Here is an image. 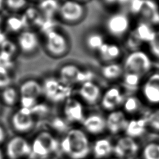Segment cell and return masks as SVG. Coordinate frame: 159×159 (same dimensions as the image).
I'll return each instance as SVG.
<instances>
[{
	"mask_svg": "<svg viewBox=\"0 0 159 159\" xmlns=\"http://www.w3.org/2000/svg\"><path fill=\"white\" fill-rule=\"evenodd\" d=\"M61 150L72 159H83L89 152L88 140L80 130H70L60 143Z\"/></svg>",
	"mask_w": 159,
	"mask_h": 159,
	"instance_id": "cell-1",
	"label": "cell"
},
{
	"mask_svg": "<svg viewBox=\"0 0 159 159\" xmlns=\"http://www.w3.org/2000/svg\"><path fill=\"white\" fill-rule=\"evenodd\" d=\"M43 95L52 102L65 101L72 94L73 86L62 82L57 76H46L42 80Z\"/></svg>",
	"mask_w": 159,
	"mask_h": 159,
	"instance_id": "cell-2",
	"label": "cell"
},
{
	"mask_svg": "<svg viewBox=\"0 0 159 159\" xmlns=\"http://www.w3.org/2000/svg\"><path fill=\"white\" fill-rule=\"evenodd\" d=\"M152 65L151 55L142 49L129 52L122 63L125 73H135L142 78L150 72Z\"/></svg>",
	"mask_w": 159,
	"mask_h": 159,
	"instance_id": "cell-3",
	"label": "cell"
},
{
	"mask_svg": "<svg viewBox=\"0 0 159 159\" xmlns=\"http://www.w3.org/2000/svg\"><path fill=\"white\" fill-rule=\"evenodd\" d=\"M43 35L45 51L50 57L58 58L68 53L70 48V42L66 35L60 30L55 28Z\"/></svg>",
	"mask_w": 159,
	"mask_h": 159,
	"instance_id": "cell-4",
	"label": "cell"
},
{
	"mask_svg": "<svg viewBox=\"0 0 159 159\" xmlns=\"http://www.w3.org/2000/svg\"><path fill=\"white\" fill-rule=\"evenodd\" d=\"M62 82L74 86L93 81L94 73L89 69H83L75 63H65L58 69L56 75Z\"/></svg>",
	"mask_w": 159,
	"mask_h": 159,
	"instance_id": "cell-5",
	"label": "cell"
},
{
	"mask_svg": "<svg viewBox=\"0 0 159 159\" xmlns=\"http://www.w3.org/2000/svg\"><path fill=\"white\" fill-rule=\"evenodd\" d=\"M86 13L84 3L76 0H64L61 2L57 16L61 22L72 25L81 22Z\"/></svg>",
	"mask_w": 159,
	"mask_h": 159,
	"instance_id": "cell-6",
	"label": "cell"
},
{
	"mask_svg": "<svg viewBox=\"0 0 159 159\" xmlns=\"http://www.w3.org/2000/svg\"><path fill=\"white\" fill-rule=\"evenodd\" d=\"M104 25L107 32L117 39L126 37L131 30V20L129 14L125 12L120 11L110 14L106 19Z\"/></svg>",
	"mask_w": 159,
	"mask_h": 159,
	"instance_id": "cell-7",
	"label": "cell"
},
{
	"mask_svg": "<svg viewBox=\"0 0 159 159\" xmlns=\"http://www.w3.org/2000/svg\"><path fill=\"white\" fill-rule=\"evenodd\" d=\"M59 147L58 141L48 132H40L34 140L31 145V155L40 158H47L49 155L56 152Z\"/></svg>",
	"mask_w": 159,
	"mask_h": 159,
	"instance_id": "cell-8",
	"label": "cell"
},
{
	"mask_svg": "<svg viewBox=\"0 0 159 159\" xmlns=\"http://www.w3.org/2000/svg\"><path fill=\"white\" fill-rule=\"evenodd\" d=\"M16 44L21 53L30 55L37 50L40 45L39 35L31 29H25L17 34Z\"/></svg>",
	"mask_w": 159,
	"mask_h": 159,
	"instance_id": "cell-9",
	"label": "cell"
},
{
	"mask_svg": "<svg viewBox=\"0 0 159 159\" xmlns=\"http://www.w3.org/2000/svg\"><path fill=\"white\" fill-rule=\"evenodd\" d=\"M11 124L16 131L22 133L30 131L34 125L31 109L21 107L12 115Z\"/></svg>",
	"mask_w": 159,
	"mask_h": 159,
	"instance_id": "cell-10",
	"label": "cell"
},
{
	"mask_svg": "<svg viewBox=\"0 0 159 159\" xmlns=\"http://www.w3.org/2000/svg\"><path fill=\"white\" fill-rule=\"evenodd\" d=\"M31 145L24 138L19 136L12 138L6 146V154L10 159H19L31 155Z\"/></svg>",
	"mask_w": 159,
	"mask_h": 159,
	"instance_id": "cell-11",
	"label": "cell"
},
{
	"mask_svg": "<svg viewBox=\"0 0 159 159\" xmlns=\"http://www.w3.org/2000/svg\"><path fill=\"white\" fill-rule=\"evenodd\" d=\"M142 92L147 101L159 103V71L149 74L142 86Z\"/></svg>",
	"mask_w": 159,
	"mask_h": 159,
	"instance_id": "cell-12",
	"label": "cell"
},
{
	"mask_svg": "<svg viewBox=\"0 0 159 159\" xmlns=\"http://www.w3.org/2000/svg\"><path fill=\"white\" fill-rule=\"evenodd\" d=\"M78 93L83 100L90 105L96 104L101 100L102 95L100 86L94 80L80 84Z\"/></svg>",
	"mask_w": 159,
	"mask_h": 159,
	"instance_id": "cell-13",
	"label": "cell"
},
{
	"mask_svg": "<svg viewBox=\"0 0 159 159\" xmlns=\"http://www.w3.org/2000/svg\"><path fill=\"white\" fill-rule=\"evenodd\" d=\"M18 89L20 96L38 100L43 95L42 81L34 78H28L22 80L19 84Z\"/></svg>",
	"mask_w": 159,
	"mask_h": 159,
	"instance_id": "cell-14",
	"label": "cell"
},
{
	"mask_svg": "<svg viewBox=\"0 0 159 159\" xmlns=\"http://www.w3.org/2000/svg\"><path fill=\"white\" fill-rule=\"evenodd\" d=\"M125 99V95L120 88L113 86L106 90L102 95L101 102L105 109L113 110L124 103Z\"/></svg>",
	"mask_w": 159,
	"mask_h": 159,
	"instance_id": "cell-15",
	"label": "cell"
},
{
	"mask_svg": "<svg viewBox=\"0 0 159 159\" xmlns=\"http://www.w3.org/2000/svg\"><path fill=\"white\" fill-rule=\"evenodd\" d=\"M140 20L153 26L159 25V6L155 0H143V6L139 14Z\"/></svg>",
	"mask_w": 159,
	"mask_h": 159,
	"instance_id": "cell-16",
	"label": "cell"
},
{
	"mask_svg": "<svg viewBox=\"0 0 159 159\" xmlns=\"http://www.w3.org/2000/svg\"><path fill=\"white\" fill-rule=\"evenodd\" d=\"M64 113L66 119L71 122L81 121L83 119V108L81 103L71 97L65 101Z\"/></svg>",
	"mask_w": 159,
	"mask_h": 159,
	"instance_id": "cell-17",
	"label": "cell"
},
{
	"mask_svg": "<svg viewBox=\"0 0 159 159\" xmlns=\"http://www.w3.org/2000/svg\"><path fill=\"white\" fill-rule=\"evenodd\" d=\"M99 58L106 63L115 62L121 55L120 47L115 43L106 42L98 51Z\"/></svg>",
	"mask_w": 159,
	"mask_h": 159,
	"instance_id": "cell-18",
	"label": "cell"
},
{
	"mask_svg": "<svg viewBox=\"0 0 159 159\" xmlns=\"http://www.w3.org/2000/svg\"><path fill=\"white\" fill-rule=\"evenodd\" d=\"M130 31L142 43L148 44L153 39L156 29L150 24L140 20Z\"/></svg>",
	"mask_w": 159,
	"mask_h": 159,
	"instance_id": "cell-19",
	"label": "cell"
},
{
	"mask_svg": "<svg viewBox=\"0 0 159 159\" xmlns=\"http://www.w3.org/2000/svg\"><path fill=\"white\" fill-rule=\"evenodd\" d=\"M113 150L118 157H130L136 153L138 145L132 137H124L118 140Z\"/></svg>",
	"mask_w": 159,
	"mask_h": 159,
	"instance_id": "cell-20",
	"label": "cell"
},
{
	"mask_svg": "<svg viewBox=\"0 0 159 159\" xmlns=\"http://www.w3.org/2000/svg\"><path fill=\"white\" fill-rule=\"evenodd\" d=\"M124 73L122 64L118 62L105 63L101 69L102 77L108 81L117 80L122 77Z\"/></svg>",
	"mask_w": 159,
	"mask_h": 159,
	"instance_id": "cell-21",
	"label": "cell"
},
{
	"mask_svg": "<svg viewBox=\"0 0 159 159\" xmlns=\"http://www.w3.org/2000/svg\"><path fill=\"white\" fill-rule=\"evenodd\" d=\"M125 116L121 111H114L107 117L106 126L113 134H116L123 129H125L128 122L125 120Z\"/></svg>",
	"mask_w": 159,
	"mask_h": 159,
	"instance_id": "cell-22",
	"label": "cell"
},
{
	"mask_svg": "<svg viewBox=\"0 0 159 159\" xmlns=\"http://www.w3.org/2000/svg\"><path fill=\"white\" fill-rule=\"evenodd\" d=\"M4 23L6 30L11 33L18 34L25 29L22 14L12 13L4 19Z\"/></svg>",
	"mask_w": 159,
	"mask_h": 159,
	"instance_id": "cell-23",
	"label": "cell"
},
{
	"mask_svg": "<svg viewBox=\"0 0 159 159\" xmlns=\"http://www.w3.org/2000/svg\"><path fill=\"white\" fill-rule=\"evenodd\" d=\"M84 128L92 134L102 132L106 127V121L100 115L93 114L88 116L83 120Z\"/></svg>",
	"mask_w": 159,
	"mask_h": 159,
	"instance_id": "cell-24",
	"label": "cell"
},
{
	"mask_svg": "<svg viewBox=\"0 0 159 159\" xmlns=\"http://www.w3.org/2000/svg\"><path fill=\"white\" fill-rule=\"evenodd\" d=\"M61 2L59 0H39L37 7L46 18H54L57 16Z\"/></svg>",
	"mask_w": 159,
	"mask_h": 159,
	"instance_id": "cell-25",
	"label": "cell"
},
{
	"mask_svg": "<svg viewBox=\"0 0 159 159\" xmlns=\"http://www.w3.org/2000/svg\"><path fill=\"white\" fill-rule=\"evenodd\" d=\"M1 101L7 106H13L19 101L20 94L18 88L12 84L1 90Z\"/></svg>",
	"mask_w": 159,
	"mask_h": 159,
	"instance_id": "cell-26",
	"label": "cell"
},
{
	"mask_svg": "<svg viewBox=\"0 0 159 159\" xmlns=\"http://www.w3.org/2000/svg\"><path fill=\"white\" fill-rule=\"evenodd\" d=\"M105 42L103 35L98 32H89L84 38V44L86 48L93 52H98Z\"/></svg>",
	"mask_w": 159,
	"mask_h": 159,
	"instance_id": "cell-27",
	"label": "cell"
},
{
	"mask_svg": "<svg viewBox=\"0 0 159 159\" xmlns=\"http://www.w3.org/2000/svg\"><path fill=\"white\" fill-rule=\"evenodd\" d=\"M113 148L111 142L107 139L98 140L93 148L94 156L98 158H101L108 156L112 151Z\"/></svg>",
	"mask_w": 159,
	"mask_h": 159,
	"instance_id": "cell-28",
	"label": "cell"
},
{
	"mask_svg": "<svg viewBox=\"0 0 159 159\" xmlns=\"http://www.w3.org/2000/svg\"><path fill=\"white\" fill-rule=\"evenodd\" d=\"M145 122L144 120H133L128 123L125 130L130 137H135L141 135L145 130Z\"/></svg>",
	"mask_w": 159,
	"mask_h": 159,
	"instance_id": "cell-29",
	"label": "cell"
},
{
	"mask_svg": "<svg viewBox=\"0 0 159 159\" xmlns=\"http://www.w3.org/2000/svg\"><path fill=\"white\" fill-rule=\"evenodd\" d=\"M122 81L129 89H135L140 84L142 77L139 75L132 73H125L122 77Z\"/></svg>",
	"mask_w": 159,
	"mask_h": 159,
	"instance_id": "cell-30",
	"label": "cell"
},
{
	"mask_svg": "<svg viewBox=\"0 0 159 159\" xmlns=\"http://www.w3.org/2000/svg\"><path fill=\"white\" fill-rule=\"evenodd\" d=\"M28 0H5V7L12 13H18L27 7Z\"/></svg>",
	"mask_w": 159,
	"mask_h": 159,
	"instance_id": "cell-31",
	"label": "cell"
},
{
	"mask_svg": "<svg viewBox=\"0 0 159 159\" xmlns=\"http://www.w3.org/2000/svg\"><path fill=\"white\" fill-rule=\"evenodd\" d=\"M10 68L0 65V90L12 85V76Z\"/></svg>",
	"mask_w": 159,
	"mask_h": 159,
	"instance_id": "cell-32",
	"label": "cell"
},
{
	"mask_svg": "<svg viewBox=\"0 0 159 159\" xmlns=\"http://www.w3.org/2000/svg\"><path fill=\"white\" fill-rule=\"evenodd\" d=\"M143 44V43H142L133 34V33L131 31H130L129 33L125 37V47L129 50V52L141 49L140 47Z\"/></svg>",
	"mask_w": 159,
	"mask_h": 159,
	"instance_id": "cell-33",
	"label": "cell"
},
{
	"mask_svg": "<svg viewBox=\"0 0 159 159\" xmlns=\"http://www.w3.org/2000/svg\"><path fill=\"white\" fill-rule=\"evenodd\" d=\"M144 159H159V145L149 143L143 150Z\"/></svg>",
	"mask_w": 159,
	"mask_h": 159,
	"instance_id": "cell-34",
	"label": "cell"
},
{
	"mask_svg": "<svg viewBox=\"0 0 159 159\" xmlns=\"http://www.w3.org/2000/svg\"><path fill=\"white\" fill-rule=\"evenodd\" d=\"M140 107V101L139 98L134 96H130L125 98L124 102V107L128 112H134Z\"/></svg>",
	"mask_w": 159,
	"mask_h": 159,
	"instance_id": "cell-35",
	"label": "cell"
},
{
	"mask_svg": "<svg viewBox=\"0 0 159 159\" xmlns=\"http://www.w3.org/2000/svg\"><path fill=\"white\" fill-rule=\"evenodd\" d=\"M18 50L16 42L14 43L8 39H6L0 46V52L11 57V58L15 55Z\"/></svg>",
	"mask_w": 159,
	"mask_h": 159,
	"instance_id": "cell-36",
	"label": "cell"
},
{
	"mask_svg": "<svg viewBox=\"0 0 159 159\" xmlns=\"http://www.w3.org/2000/svg\"><path fill=\"white\" fill-rule=\"evenodd\" d=\"M148 46L150 55L159 60V29H156L154 37Z\"/></svg>",
	"mask_w": 159,
	"mask_h": 159,
	"instance_id": "cell-37",
	"label": "cell"
},
{
	"mask_svg": "<svg viewBox=\"0 0 159 159\" xmlns=\"http://www.w3.org/2000/svg\"><path fill=\"white\" fill-rule=\"evenodd\" d=\"M143 0H130L127 9L130 14L134 16H139L143 6Z\"/></svg>",
	"mask_w": 159,
	"mask_h": 159,
	"instance_id": "cell-38",
	"label": "cell"
},
{
	"mask_svg": "<svg viewBox=\"0 0 159 159\" xmlns=\"http://www.w3.org/2000/svg\"><path fill=\"white\" fill-rule=\"evenodd\" d=\"M150 125L155 130H159V109L153 112L148 119Z\"/></svg>",
	"mask_w": 159,
	"mask_h": 159,
	"instance_id": "cell-39",
	"label": "cell"
},
{
	"mask_svg": "<svg viewBox=\"0 0 159 159\" xmlns=\"http://www.w3.org/2000/svg\"><path fill=\"white\" fill-rule=\"evenodd\" d=\"M53 126H54L55 128H57V129H60V130L64 129H65V127L64 123H63L61 120H60V119H57L53 122Z\"/></svg>",
	"mask_w": 159,
	"mask_h": 159,
	"instance_id": "cell-40",
	"label": "cell"
},
{
	"mask_svg": "<svg viewBox=\"0 0 159 159\" xmlns=\"http://www.w3.org/2000/svg\"><path fill=\"white\" fill-rule=\"evenodd\" d=\"M6 138V133L3 127L0 125V144L2 143Z\"/></svg>",
	"mask_w": 159,
	"mask_h": 159,
	"instance_id": "cell-41",
	"label": "cell"
},
{
	"mask_svg": "<svg viewBox=\"0 0 159 159\" xmlns=\"http://www.w3.org/2000/svg\"><path fill=\"white\" fill-rule=\"evenodd\" d=\"M104 2L108 5H113L114 4H117V0H103Z\"/></svg>",
	"mask_w": 159,
	"mask_h": 159,
	"instance_id": "cell-42",
	"label": "cell"
},
{
	"mask_svg": "<svg viewBox=\"0 0 159 159\" xmlns=\"http://www.w3.org/2000/svg\"><path fill=\"white\" fill-rule=\"evenodd\" d=\"M5 7V0H0V11Z\"/></svg>",
	"mask_w": 159,
	"mask_h": 159,
	"instance_id": "cell-43",
	"label": "cell"
},
{
	"mask_svg": "<svg viewBox=\"0 0 159 159\" xmlns=\"http://www.w3.org/2000/svg\"><path fill=\"white\" fill-rule=\"evenodd\" d=\"M4 19H3V18L2 17V16H0V28H1V26L2 25V23L4 22Z\"/></svg>",
	"mask_w": 159,
	"mask_h": 159,
	"instance_id": "cell-44",
	"label": "cell"
},
{
	"mask_svg": "<svg viewBox=\"0 0 159 159\" xmlns=\"http://www.w3.org/2000/svg\"><path fill=\"white\" fill-rule=\"evenodd\" d=\"M76 1H79V2H81L84 3V2L87 1H88V0H76Z\"/></svg>",
	"mask_w": 159,
	"mask_h": 159,
	"instance_id": "cell-45",
	"label": "cell"
},
{
	"mask_svg": "<svg viewBox=\"0 0 159 159\" xmlns=\"http://www.w3.org/2000/svg\"><path fill=\"white\" fill-rule=\"evenodd\" d=\"M0 159H3V156H2V152H1V150H0Z\"/></svg>",
	"mask_w": 159,
	"mask_h": 159,
	"instance_id": "cell-46",
	"label": "cell"
},
{
	"mask_svg": "<svg viewBox=\"0 0 159 159\" xmlns=\"http://www.w3.org/2000/svg\"><path fill=\"white\" fill-rule=\"evenodd\" d=\"M45 159H52V158H45Z\"/></svg>",
	"mask_w": 159,
	"mask_h": 159,
	"instance_id": "cell-47",
	"label": "cell"
}]
</instances>
